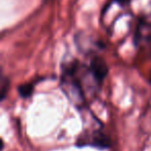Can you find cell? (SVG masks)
I'll use <instances>...</instances> for the list:
<instances>
[{"label":"cell","instance_id":"cell-2","mask_svg":"<svg viewBox=\"0 0 151 151\" xmlns=\"http://www.w3.org/2000/svg\"><path fill=\"white\" fill-rule=\"evenodd\" d=\"M76 144L78 147H83V146L88 145L98 148V149H107L111 146V140L103 132L95 131L87 136H81Z\"/></svg>","mask_w":151,"mask_h":151},{"label":"cell","instance_id":"cell-3","mask_svg":"<svg viewBox=\"0 0 151 151\" xmlns=\"http://www.w3.org/2000/svg\"><path fill=\"white\" fill-rule=\"evenodd\" d=\"M88 69L96 86H101L109 73V67H108L107 62L101 57L93 56L90 59Z\"/></svg>","mask_w":151,"mask_h":151},{"label":"cell","instance_id":"cell-5","mask_svg":"<svg viewBox=\"0 0 151 151\" xmlns=\"http://www.w3.org/2000/svg\"><path fill=\"white\" fill-rule=\"evenodd\" d=\"M8 88H9V80L6 76H1V81H0V96H1V101H3L7 95Z\"/></svg>","mask_w":151,"mask_h":151},{"label":"cell","instance_id":"cell-4","mask_svg":"<svg viewBox=\"0 0 151 151\" xmlns=\"http://www.w3.org/2000/svg\"><path fill=\"white\" fill-rule=\"evenodd\" d=\"M34 82H27V83L20 84L18 86V93L21 98L23 99H28L32 96L33 91H34Z\"/></svg>","mask_w":151,"mask_h":151},{"label":"cell","instance_id":"cell-6","mask_svg":"<svg viewBox=\"0 0 151 151\" xmlns=\"http://www.w3.org/2000/svg\"><path fill=\"white\" fill-rule=\"evenodd\" d=\"M113 1L118 4V5H120L121 7H124V6H127L131 4V0H113Z\"/></svg>","mask_w":151,"mask_h":151},{"label":"cell","instance_id":"cell-1","mask_svg":"<svg viewBox=\"0 0 151 151\" xmlns=\"http://www.w3.org/2000/svg\"><path fill=\"white\" fill-rule=\"evenodd\" d=\"M83 66L84 65L77 59H74L62 66V73L60 76L61 88L76 106H84L86 101L81 77Z\"/></svg>","mask_w":151,"mask_h":151}]
</instances>
